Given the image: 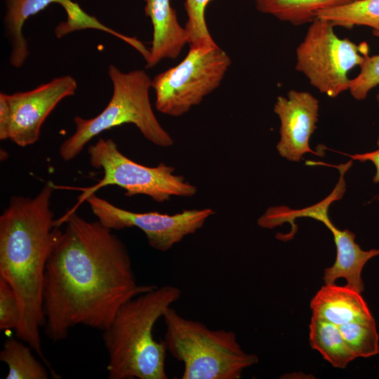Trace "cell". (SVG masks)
<instances>
[{
    "instance_id": "obj_1",
    "label": "cell",
    "mask_w": 379,
    "mask_h": 379,
    "mask_svg": "<svg viewBox=\"0 0 379 379\" xmlns=\"http://www.w3.org/2000/svg\"><path fill=\"white\" fill-rule=\"evenodd\" d=\"M58 229L44 277L45 333L65 340L74 326L105 330L119 309L156 287L137 281L124 242L98 220L67 212Z\"/></svg>"
},
{
    "instance_id": "obj_2",
    "label": "cell",
    "mask_w": 379,
    "mask_h": 379,
    "mask_svg": "<svg viewBox=\"0 0 379 379\" xmlns=\"http://www.w3.org/2000/svg\"><path fill=\"white\" fill-rule=\"evenodd\" d=\"M54 185L34 198L13 196L0 216V278L15 293L21 321L17 338L27 343L53 372L41 346L43 292L46 264L58 229L51 208Z\"/></svg>"
},
{
    "instance_id": "obj_3",
    "label": "cell",
    "mask_w": 379,
    "mask_h": 379,
    "mask_svg": "<svg viewBox=\"0 0 379 379\" xmlns=\"http://www.w3.org/2000/svg\"><path fill=\"white\" fill-rule=\"evenodd\" d=\"M175 286H156L126 302L117 311L102 339L108 354L109 379H167L166 348L153 336V328L179 300Z\"/></svg>"
},
{
    "instance_id": "obj_4",
    "label": "cell",
    "mask_w": 379,
    "mask_h": 379,
    "mask_svg": "<svg viewBox=\"0 0 379 379\" xmlns=\"http://www.w3.org/2000/svg\"><path fill=\"white\" fill-rule=\"evenodd\" d=\"M166 350L184 365L182 379H239L258 362L246 352L232 331L210 329L170 307L163 315Z\"/></svg>"
},
{
    "instance_id": "obj_5",
    "label": "cell",
    "mask_w": 379,
    "mask_h": 379,
    "mask_svg": "<svg viewBox=\"0 0 379 379\" xmlns=\"http://www.w3.org/2000/svg\"><path fill=\"white\" fill-rule=\"evenodd\" d=\"M108 74L113 86L110 100L93 118H74L75 131L59 148L64 161L77 157L87 143L102 132L124 124H134L147 140L157 146L168 147L173 145V139L161 125L152 107L149 91L152 80L147 72L135 69L125 73L109 65Z\"/></svg>"
},
{
    "instance_id": "obj_6",
    "label": "cell",
    "mask_w": 379,
    "mask_h": 379,
    "mask_svg": "<svg viewBox=\"0 0 379 379\" xmlns=\"http://www.w3.org/2000/svg\"><path fill=\"white\" fill-rule=\"evenodd\" d=\"M88 153L91 166L102 169L103 177L93 186L77 188L82 192L77 206L107 185L120 187L127 197L146 195L159 203L172 197H193L197 192L195 185L174 173L173 166L164 163L153 167L138 164L122 154L111 138H100L88 146Z\"/></svg>"
},
{
    "instance_id": "obj_7",
    "label": "cell",
    "mask_w": 379,
    "mask_h": 379,
    "mask_svg": "<svg viewBox=\"0 0 379 379\" xmlns=\"http://www.w3.org/2000/svg\"><path fill=\"white\" fill-rule=\"evenodd\" d=\"M230 65L216 43L190 46L180 62L152 79L156 109L174 117L186 114L220 86Z\"/></svg>"
},
{
    "instance_id": "obj_8",
    "label": "cell",
    "mask_w": 379,
    "mask_h": 379,
    "mask_svg": "<svg viewBox=\"0 0 379 379\" xmlns=\"http://www.w3.org/2000/svg\"><path fill=\"white\" fill-rule=\"evenodd\" d=\"M334 27L328 20L316 19L295 52L297 71L331 98L349 90L350 71L359 66L368 54L366 43L357 45L347 38H339Z\"/></svg>"
},
{
    "instance_id": "obj_9",
    "label": "cell",
    "mask_w": 379,
    "mask_h": 379,
    "mask_svg": "<svg viewBox=\"0 0 379 379\" xmlns=\"http://www.w3.org/2000/svg\"><path fill=\"white\" fill-rule=\"evenodd\" d=\"M104 226L113 230L137 227L145 234L149 245L166 252L185 237L202 228L215 211L209 208L184 210L173 215L157 211L137 213L119 208L93 194L86 200Z\"/></svg>"
},
{
    "instance_id": "obj_10",
    "label": "cell",
    "mask_w": 379,
    "mask_h": 379,
    "mask_svg": "<svg viewBox=\"0 0 379 379\" xmlns=\"http://www.w3.org/2000/svg\"><path fill=\"white\" fill-rule=\"evenodd\" d=\"M77 88L76 79L64 75L28 91L7 94L11 111L8 140L20 147L35 143L51 112L61 100L73 95Z\"/></svg>"
},
{
    "instance_id": "obj_11",
    "label": "cell",
    "mask_w": 379,
    "mask_h": 379,
    "mask_svg": "<svg viewBox=\"0 0 379 379\" xmlns=\"http://www.w3.org/2000/svg\"><path fill=\"white\" fill-rule=\"evenodd\" d=\"M319 107L318 100L307 91L291 90L286 97H277L274 112L280 120L277 149L281 157L298 162L307 152L320 156L310 147V138L317 128Z\"/></svg>"
},
{
    "instance_id": "obj_12",
    "label": "cell",
    "mask_w": 379,
    "mask_h": 379,
    "mask_svg": "<svg viewBox=\"0 0 379 379\" xmlns=\"http://www.w3.org/2000/svg\"><path fill=\"white\" fill-rule=\"evenodd\" d=\"M145 13L153 27L152 46L146 60V67L151 68L164 59L177 58L188 44L185 28L180 24L170 0H143Z\"/></svg>"
},
{
    "instance_id": "obj_13",
    "label": "cell",
    "mask_w": 379,
    "mask_h": 379,
    "mask_svg": "<svg viewBox=\"0 0 379 379\" xmlns=\"http://www.w3.org/2000/svg\"><path fill=\"white\" fill-rule=\"evenodd\" d=\"M361 294L347 286L325 284L310 302L312 316L338 326L352 321L373 319Z\"/></svg>"
},
{
    "instance_id": "obj_14",
    "label": "cell",
    "mask_w": 379,
    "mask_h": 379,
    "mask_svg": "<svg viewBox=\"0 0 379 379\" xmlns=\"http://www.w3.org/2000/svg\"><path fill=\"white\" fill-rule=\"evenodd\" d=\"M328 229L333 236L336 258L331 267L324 269V284H334L338 279L344 278L346 286L361 293L364 290L362 270L369 260L379 255V248L364 251L355 242V234L349 230H339L333 224Z\"/></svg>"
},
{
    "instance_id": "obj_15",
    "label": "cell",
    "mask_w": 379,
    "mask_h": 379,
    "mask_svg": "<svg viewBox=\"0 0 379 379\" xmlns=\"http://www.w3.org/2000/svg\"><path fill=\"white\" fill-rule=\"evenodd\" d=\"M52 4H60L66 13L77 3L72 0H6L4 23L11 45L9 62L14 67H20L29 55L27 42L22 34L26 20Z\"/></svg>"
},
{
    "instance_id": "obj_16",
    "label": "cell",
    "mask_w": 379,
    "mask_h": 379,
    "mask_svg": "<svg viewBox=\"0 0 379 379\" xmlns=\"http://www.w3.org/2000/svg\"><path fill=\"white\" fill-rule=\"evenodd\" d=\"M352 161L345 164L335 166L340 171V177L332 192L320 202L302 209L293 210L287 206H272L267 209L257 221L258 226L262 228L273 229L285 222L291 225V232L287 234H277L279 240L287 241L291 239L297 232V226L294 220L298 218H310L328 225L331 220L328 215V209L332 202L340 199L345 191L344 174L351 166Z\"/></svg>"
},
{
    "instance_id": "obj_17",
    "label": "cell",
    "mask_w": 379,
    "mask_h": 379,
    "mask_svg": "<svg viewBox=\"0 0 379 379\" xmlns=\"http://www.w3.org/2000/svg\"><path fill=\"white\" fill-rule=\"evenodd\" d=\"M309 328L310 346L333 367L344 368L357 358L335 324L312 316Z\"/></svg>"
},
{
    "instance_id": "obj_18",
    "label": "cell",
    "mask_w": 379,
    "mask_h": 379,
    "mask_svg": "<svg viewBox=\"0 0 379 379\" xmlns=\"http://www.w3.org/2000/svg\"><path fill=\"white\" fill-rule=\"evenodd\" d=\"M354 0H255L256 8L293 25L312 22L323 10L349 4Z\"/></svg>"
},
{
    "instance_id": "obj_19",
    "label": "cell",
    "mask_w": 379,
    "mask_h": 379,
    "mask_svg": "<svg viewBox=\"0 0 379 379\" xmlns=\"http://www.w3.org/2000/svg\"><path fill=\"white\" fill-rule=\"evenodd\" d=\"M33 350L19 338H8L5 340L0 360L6 364V379H48L49 371L46 365L36 359Z\"/></svg>"
},
{
    "instance_id": "obj_20",
    "label": "cell",
    "mask_w": 379,
    "mask_h": 379,
    "mask_svg": "<svg viewBox=\"0 0 379 379\" xmlns=\"http://www.w3.org/2000/svg\"><path fill=\"white\" fill-rule=\"evenodd\" d=\"M317 18L331 22L334 26L372 27L379 32V0H354L349 4L321 11Z\"/></svg>"
},
{
    "instance_id": "obj_21",
    "label": "cell",
    "mask_w": 379,
    "mask_h": 379,
    "mask_svg": "<svg viewBox=\"0 0 379 379\" xmlns=\"http://www.w3.org/2000/svg\"><path fill=\"white\" fill-rule=\"evenodd\" d=\"M338 328L357 358L379 354V335L374 319L350 322Z\"/></svg>"
},
{
    "instance_id": "obj_22",
    "label": "cell",
    "mask_w": 379,
    "mask_h": 379,
    "mask_svg": "<svg viewBox=\"0 0 379 379\" xmlns=\"http://www.w3.org/2000/svg\"><path fill=\"white\" fill-rule=\"evenodd\" d=\"M212 0H185L187 22L185 26L190 46L214 44L206 22V9Z\"/></svg>"
},
{
    "instance_id": "obj_23",
    "label": "cell",
    "mask_w": 379,
    "mask_h": 379,
    "mask_svg": "<svg viewBox=\"0 0 379 379\" xmlns=\"http://www.w3.org/2000/svg\"><path fill=\"white\" fill-rule=\"evenodd\" d=\"M373 33L379 37V32ZM359 67V73L350 80L349 86L351 95L357 100L366 99L369 91L379 85V53L366 55Z\"/></svg>"
},
{
    "instance_id": "obj_24",
    "label": "cell",
    "mask_w": 379,
    "mask_h": 379,
    "mask_svg": "<svg viewBox=\"0 0 379 379\" xmlns=\"http://www.w3.org/2000/svg\"><path fill=\"white\" fill-rule=\"evenodd\" d=\"M21 310L17 295L11 286L0 278V329H18Z\"/></svg>"
},
{
    "instance_id": "obj_25",
    "label": "cell",
    "mask_w": 379,
    "mask_h": 379,
    "mask_svg": "<svg viewBox=\"0 0 379 379\" xmlns=\"http://www.w3.org/2000/svg\"><path fill=\"white\" fill-rule=\"evenodd\" d=\"M11 124V111L7 94L0 93V140H8Z\"/></svg>"
},
{
    "instance_id": "obj_26",
    "label": "cell",
    "mask_w": 379,
    "mask_h": 379,
    "mask_svg": "<svg viewBox=\"0 0 379 379\" xmlns=\"http://www.w3.org/2000/svg\"><path fill=\"white\" fill-rule=\"evenodd\" d=\"M378 148L373 151L368 152L362 154H345L350 157L352 160H357L361 162L371 161L375 166V173L373 178V181L375 183L379 182V135L377 140ZM379 200V197H378Z\"/></svg>"
},
{
    "instance_id": "obj_27",
    "label": "cell",
    "mask_w": 379,
    "mask_h": 379,
    "mask_svg": "<svg viewBox=\"0 0 379 379\" xmlns=\"http://www.w3.org/2000/svg\"><path fill=\"white\" fill-rule=\"evenodd\" d=\"M376 99H377L378 106V109H379V93L377 95Z\"/></svg>"
}]
</instances>
